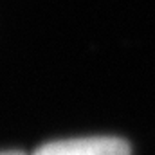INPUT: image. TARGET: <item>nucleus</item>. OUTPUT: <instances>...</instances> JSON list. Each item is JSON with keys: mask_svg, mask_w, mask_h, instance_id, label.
I'll return each mask as SVG.
<instances>
[{"mask_svg": "<svg viewBox=\"0 0 155 155\" xmlns=\"http://www.w3.org/2000/svg\"><path fill=\"white\" fill-rule=\"evenodd\" d=\"M33 155H130V146L117 137H79L47 143Z\"/></svg>", "mask_w": 155, "mask_h": 155, "instance_id": "1", "label": "nucleus"}, {"mask_svg": "<svg viewBox=\"0 0 155 155\" xmlns=\"http://www.w3.org/2000/svg\"><path fill=\"white\" fill-rule=\"evenodd\" d=\"M0 155H25V153L16 152V150H5V152H0Z\"/></svg>", "mask_w": 155, "mask_h": 155, "instance_id": "2", "label": "nucleus"}]
</instances>
